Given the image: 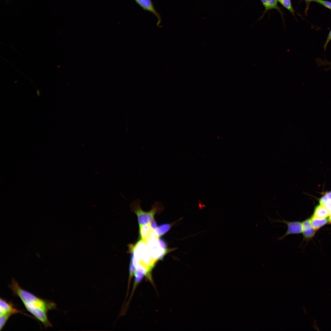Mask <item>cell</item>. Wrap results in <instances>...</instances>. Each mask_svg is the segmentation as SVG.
<instances>
[{"instance_id":"obj_5","label":"cell","mask_w":331,"mask_h":331,"mask_svg":"<svg viewBox=\"0 0 331 331\" xmlns=\"http://www.w3.org/2000/svg\"><path fill=\"white\" fill-rule=\"evenodd\" d=\"M158 239L155 241L146 243L150 253L157 261L162 259L169 251V249H165L161 246Z\"/></svg>"},{"instance_id":"obj_6","label":"cell","mask_w":331,"mask_h":331,"mask_svg":"<svg viewBox=\"0 0 331 331\" xmlns=\"http://www.w3.org/2000/svg\"><path fill=\"white\" fill-rule=\"evenodd\" d=\"M136 3L144 10L153 13L157 18V25L161 22V19L160 14L155 8L151 0H134Z\"/></svg>"},{"instance_id":"obj_13","label":"cell","mask_w":331,"mask_h":331,"mask_svg":"<svg viewBox=\"0 0 331 331\" xmlns=\"http://www.w3.org/2000/svg\"><path fill=\"white\" fill-rule=\"evenodd\" d=\"M278 1L283 7L289 11L293 15H294L295 10L292 6L291 0Z\"/></svg>"},{"instance_id":"obj_9","label":"cell","mask_w":331,"mask_h":331,"mask_svg":"<svg viewBox=\"0 0 331 331\" xmlns=\"http://www.w3.org/2000/svg\"><path fill=\"white\" fill-rule=\"evenodd\" d=\"M311 222L314 229L316 230L322 227L328 222H329L328 219H321L313 216L310 218Z\"/></svg>"},{"instance_id":"obj_14","label":"cell","mask_w":331,"mask_h":331,"mask_svg":"<svg viewBox=\"0 0 331 331\" xmlns=\"http://www.w3.org/2000/svg\"><path fill=\"white\" fill-rule=\"evenodd\" d=\"M315 2L331 10V2L323 0H316Z\"/></svg>"},{"instance_id":"obj_7","label":"cell","mask_w":331,"mask_h":331,"mask_svg":"<svg viewBox=\"0 0 331 331\" xmlns=\"http://www.w3.org/2000/svg\"><path fill=\"white\" fill-rule=\"evenodd\" d=\"M302 232L303 238L307 240L314 235L315 230L313 227L310 219H307L302 222Z\"/></svg>"},{"instance_id":"obj_8","label":"cell","mask_w":331,"mask_h":331,"mask_svg":"<svg viewBox=\"0 0 331 331\" xmlns=\"http://www.w3.org/2000/svg\"><path fill=\"white\" fill-rule=\"evenodd\" d=\"M313 216L319 218L324 219L329 217L330 213L324 205L320 204L315 207Z\"/></svg>"},{"instance_id":"obj_11","label":"cell","mask_w":331,"mask_h":331,"mask_svg":"<svg viewBox=\"0 0 331 331\" xmlns=\"http://www.w3.org/2000/svg\"><path fill=\"white\" fill-rule=\"evenodd\" d=\"M153 230L150 223L139 226V233L141 239L145 241Z\"/></svg>"},{"instance_id":"obj_1","label":"cell","mask_w":331,"mask_h":331,"mask_svg":"<svg viewBox=\"0 0 331 331\" xmlns=\"http://www.w3.org/2000/svg\"><path fill=\"white\" fill-rule=\"evenodd\" d=\"M9 287L14 294L20 299L27 310L45 328L52 327L47 314L49 310L56 308L55 303L41 299L24 290L13 278Z\"/></svg>"},{"instance_id":"obj_15","label":"cell","mask_w":331,"mask_h":331,"mask_svg":"<svg viewBox=\"0 0 331 331\" xmlns=\"http://www.w3.org/2000/svg\"><path fill=\"white\" fill-rule=\"evenodd\" d=\"M331 40V30H330V32H329V33L328 34V36H327V38H326V40L325 41V43L324 44V50L325 51V50L326 49L328 43H329V42H330V41Z\"/></svg>"},{"instance_id":"obj_4","label":"cell","mask_w":331,"mask_h":331,"mask_svg":"<svg viewBox=\"0 0 331 331\" xmlns=\"http://www.w3.org/2000/svg\"><path fill=\"white\" fill-rule=\"evenodd\" d=\"M274 222L282 223L287 226L286 232L283 236L279 238V240H282L288 235L292 234H298L302 233V222L299 221H290L283 219L281 220L272 219Z\"/></svg>"},{"instance_id":"obj_16","label":"cell","mask_w":331,"mask_h":331,"mask_svg":"<svg viewBox=\"0 0 331 331\" xmlns=\"http://www.w3.org/2000/svg\"><path fill=\"white\" fill-rule=\"evenodd\" d=\"M150 224L151 227L154 230L157 228V223L154 219H153L152 221Z\"/></svg>"},{"instance_id":"obj_18","label":"cell","mask_w":331,"mask_h":331,"mask_svg":"<svg viewBox=\"0 0 331 331\" xmlns=\"http://www.w3.org/2000/svg\"><path fill=\"white\" fill-rule=\"evenodd\" d=\"M325 195L326 196L328 200H331V191L326 193Z\"/></svg>"},{"instance_id":"obj_17","label":"cell","mask_w":331,"mask_h":331,"mask_svg":"<svg viewBox=\"0 0 331 331\" xmlns=\"http://www.w3.org/2000/svg\"><path fill=\"white\" fill-rule=\"evenodd\" d=\"M304 0L305 1V2H306V10H307V8H308L310 2H315V1H316V0Z\"/></svg>"},{"instance_id":"obj_3","label":"cell","mask_w":331,"mask_h":331,"mask_svg":"<svg viewBox=\"0 0 331 331\" xmlns=\"http://www.w3.org/2000/svg\"><path fill=\"white\" fill-rule=\"evenodd\" d=\"M11 302L1 298L0 300V329L3 328L10 317L12 315L21 313Z\"/></svg>"},{"instance_id":"obj_10","label":"cell","mask_w":331,"mask_h":331,"mask_svg":"<svg viewBox=\"0 0 331 331\" xmlns=\"http://www.w3.org/2000/svg\"><path fill=\"white\" fill-rule=\"evenodd\" d=\"M265 8L264 13L268 10L275 9L281 13V10L278 6V0H261Z\"/></svg>"},{"instance_id":"obj_12","label":"cell","mask_w":331,"mask_h":331,"mask_svg":"<svg viewBox=\"0 0 331 331\" xmlns=\"http://www.w3.org/2000/svg\"><path fill=\"white\" fill-rule=\"evenodd\" d=\"M171 225L168 223L162 224L154 230L157 235L159 237L166 233L170 229Z\"/></svg>"},{"instance_id":"obj_19","label":"cell","mask_w":331,"mask_h":331,"mask_svg":"<svg viewBox=\"0 0 331 331\" xmlns=\"http://www.w3.org/2000/svg\"><path fill=\"white\" fill-rule=\"evenodd\" d=\"M36 93H37V96H40V90L39 89H38L37 90V91H36Z\"/></svg>"},{"instance_id":"obj_2","label":"cell","mask_w":331,"mask_h":331,"mask_svg":"<svg viewBox=\"0 0 331 331\" xmlns=\"http://www.w3.org/2000/svg\"><path fill=\"white\" fill-rule=\"evenodd\" d=\"M132 211L136 215L139 226L150 224L154 219V216L157 213L162 212L164 208L162 203L155 202L152 206L151 210L148 211H143L141 207L139 199L135 200L131 204Z\"/></svg>"}]
</instances>
